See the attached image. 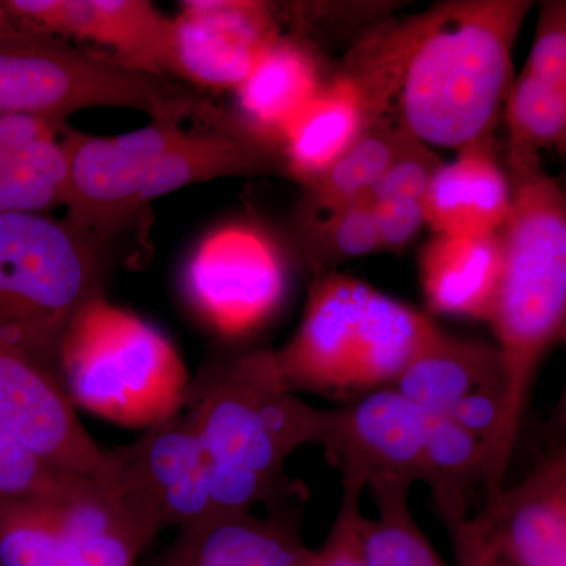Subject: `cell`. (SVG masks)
Masks as SVG:
<instances>
[{
	"label": "cell",
	"mask_w": 566,
	"mask_h": 566,
	"mask_svg": "<svg viewBox=\"0 0 566 566\" xmlns=\"http://www.w3.org/2000/svg\"><path fill=\"white\" fill-rule=\"evenodd\" d=\"M322 411L286 386L274 349L205 360L191 376L182 416L202 446L216 515L289 506L297 486L286 479V460L318 442Z\"/></svg>",
	"instance_id": "1"
},
{
	"label": "cell",
	"mask_w": 566,
	"mask_h": 566,
	"mask_svg": "<svg viewBox=\"0 0 566 566\" xmlns=\"http://www.w3.org/2000/svg\"><path fill=\"white\" fill-rule=\"evenodd\" d=\"M513 203L502 227V270L486 323L495 335L504 378V415L490 447V501L506 469L539 364L566 327V199L539 158H506Z\"/></svg>",
	"instance_id": "2"
},
{
	"label": "cell",
	"mask_w": 566,
	"mask_h": 566,
	"mask_svg": "<svg viewBox=\"0 0 566 566\" xmlns=\"http://www.w3.org/2000/svg\"><path fill=\"white\" fill-rule=\"evenodd\" d=\"M531 0H455L431 20L406 65L395 109L427 147L461 151L493 139L513 81V50Z\"/></svg>",
	"instance_id": "3"
},
{
	"label": "cell",
	"mask_w": 566,
	"mask_h": 566,
	"mask_svg": "<svg viewBox=\"0 0 566 566\" xmlns=\"http://www.w3.org/2000/svg\"><path fill=\"white\" fill-rule=\"evenodd\" d=\"M441 333L423 312L331 271L315 275L300 327L274 349L275 363L293 392L348 405L392 387Z\"/></svg>",
	"instance_id": "4"
},
{
	"label": "cell",
	"mask_w": 566,
	"mask_h": 566,
	"mask_svg": "<svg viewBox=\"0 0 566 566\" xmlns=\"http://www.w3.org/2000/svg\"><path fill=\"white\" fill-rule=\"evenodd\" d=\"M92 107H125L145 112L151 122L234 129L230 112L191 85L129 69L103 52L35 32L0 48V117L41 118L65 133L70 115Z\"/></svg>",
	"instance_id": "5"
},
{
	"label": "cell",
	"mask_w": 566,
	"mask_h": 566,
	"mask_svg": "<svg viewBox=\"0 0 566 566\" xmlns=\"http://www.w3.org/2000/svg\"><path fill=\"white\" fill-rule=\"evenodd\" d=\"M57 376L74 408L139 430L180 415L191 382L172 342L104 294L66 326Z\"/></svg>",
	"instance_id": "6"
},
{
	"label": "cell",
	"mask_w": 566,
	"mask_h": 566,
	"mask_svg": "<svg viewBox=\"0 0 566 566\" xmlns=\"http://www.w3.org/2000/svg\"><path fill=\"white\" fill-rule=\"evenodd\" d=\"M111 248L50 214H0V335L57 375L62 335L104 294Z\"/></svg>",
	"instance_id": "7"
},
{
	"label": "cell",
	"mask_w": 566,
	"mask_h": 566,
	"mask_svg": "<svg viewBox=\"0 0 566 566\" xmlns=\"http://www.w3.org/2000/svg\"><path fill=\"white\" fill-rule=\"evenodd\" d=\"M289 286L285 251L253 221L226 222L203 234L180 273L189 311L226 340H241L271 322Z\"/></svg>",
	"instance_id": "8"
},
{
	"label": "cell",
	"mask_w": 566,
	"mask_h": 566,
	"mask_svg": "<svg viewBox=\"0 0 566 566\" xmlns=\"http://www.w3.org/2000/svg\"><path fill=\"white\" fill-rule=\"evenodd\" d=\"M93 479L150 545L166 528L216 515L202 446L182 412L106 450Z\"/></svg>",
	"instance_id": "9"
},
{
	"label": "cell",
	"mask_w": 566,
	"mask_h": 566,
	"mask_svg": "<svg viewBox=\"0 0 566 566\" xmlns=\"http://www.w3.org/2000/svg\"><path fill=\"white\" fill-rule=\"evenodd\" d=\"M150 546L92 476L62 497H0V566H137Z\"/></svg>",
	"instance_id": "10"
},
{
	"label": "cell",
	"mask_w": 566,
	"mask_h": 566,
	"mask_svg": "<svg viewBox=\"0 0 566 566\" xmlns=\"http://www.w3.org/2000/svg\"><path fill=\"white\" fill-rule=\"evenodd\" d=\"M185 132L170 122H151L115 137L66 128L61 139L69 161L66 221L112 249L144 210L142 182L151 163Z\"/></svg>",
	"instance_id": "11"
},
{
	"label": "cell",
	"mask_w": 566,
	"mask_h": 566,
	"mask_svg": "<svg viewBox=\"0 0 566 566\" xmlns=\"http://www.w3.org/2000/svg\"><path fill=\"white\" fill-rule=\"evenodd\" d=\"M457 565L566 566V452L554 450L520 483L449 532Z\"/></svg>",
	"instance_id": "12"
},
{
	"label": "cell",
	"mask_w": 566,
	"mask_h": 566,
	"mask_svg": "<svg viewBox=\"0 0 566 566\" xmlns=\"http://www.w3.org/2000/svg\"><path fill=\"white\" fill-rule=\"evenodd\" d=\"M427 415L394 387L323 409L318 442L344 479L365 490L423 482Z\"/></svg>",
	"instance_id": "13"
},
{
	"label": "cell",
	"mask_w": 566,
	"mask_h": 566,
	"mask_svg": "<svg viewBox=\"0 0 566 566\" xmlns=\"http://www.w3.org/2000/svg\"><path fill=\"white\" fill-rule=\"evenodd\" d=\"M3 3L25 31L88 41L107 50L106 55L129 69L180 81L174 20L148 0H3Z\"/></svg>",
	"instance_id": "14"
},
{
	"label": "cell",
	"mask_w": 566,
	"mask_h": 566,
	"mask_svg": "<svg viewBox=\"0 0 566 566\" xmlns=\"http://www.w3.org/2000/svg\"><path fill=\"white\" fill-rule=\"evenodd\" d=\"M172 20L180 81L210 91H234L283 33L263 0H186Z\"/></svg>",
	"instance_id": "15"
},
{
	"label": "cell",
	"mask_w": 566,
	"mask_h": 566,
	"mask_svg": "<svg viewBox=\"0 0 566 566\" xmlns=\"http://www.w3.org/2000/svg\"><path fill=\"white\" fill-rule=\"evenodd\" d=\"M0 423L65 471L95 476L103 468L106 450L82 427L59 376L2 335Z\"/></svg>",
	"instance_id": "16"
},
{
	"label": "cell",
	"mask_w": 566,
	"mask_h": 566,
	"mask_svg": "<svg viewBox=\"0 0 566 566\" xmlns=\"http://www.w3.org/2000/svg\"><path fill=\"white\" fill-rule=\"evenodd\" d=\"M326 80L311 41L283 32L234 88L230 115L245 137L281 155L283 137Z\"/></svg>",
	"instance_id": "17"
},
{
	"label": "cell",
	"mask_w": 566,
	"mask_h": 566,
	"mask_svg": "<svg viewBox=\"0 0 566 566\" xmlns=\"http://www.w3.org/2000/svg\"><path fill=\"white\" fill-rule=\"evenodd\" d=\"M312 553L296 512L283 506L266 516L214 515L177 528L174 542L148 566H304Z\"/></svg>",
	"instance_id": "18"
},
{
	"label": "cell",
	"mask_w": 566,
	"mask_h": 566,
	"mask_svg": "<svg viewBox=\"0 0 566 566\" xmlns=\"http://www.w3.org/2000/svg\"><path fill=\"white\" fill-rule=\"evenodd\" d=\"M387 117L390 115L349 71H337L283 137V175L308 188L359 140L368 126Z\"/></svg>",
	"instance_id": "19"
},
{
	"label": "cell",
	"mask_w": 566,
	"mask_h": 566,
	"mask_svg": "<svg viewBox=\"0 0 566 566\" xmlns=\"http://www.w3.org/2000/svg\"><path fill=\"white\" fill-rule=\"evenodd\" d=\"M513 203L512 181L495 158L494 140L441 163L424 193V223L442 234L501 232Z\"/></svg>",
	"instance_id": "20"
},
{
	"label": "cell",
	"mask_w": 566,
	"mask_h": 566,
	"mask_svg": "<svg viewBox=\"0 0 566 566\" xmlns=\"http://www.w3.org/2000/svg\"><path fill=\"white\" fill-rule=\"evenodd\" d=\"M420 283L428 312L485 322L502 270V230L485 234H442L424 243Z\"/></svg>",
	"instance_id": "21"
},
{
	"label": "cell",
	"mask_w": 566,
	"mask_h": 566,
	"mask_svg": "<svg viewBox=\"0 0 566 566\" xmlns=\"http://www.w3.org/2000/svg\"><path fill=\"white\" fill-rule=\"evenodd\" d=\"M262 174L283 175L277 151L227 129L185 132L151 163L142 182L140 205L147 208L151 200L197 182Z\"/></svg>",
	"instance_id": "22"
},
{
	"label": "cell",
	"mask_w": 566,
	"mask_h": 566,
	"mask_svg": "<svg viewBox=\"0 0 566 566\" xmlns=\"http://www.w3.org/2000/svg\"><path fill=\"white\" fill-rule=\"evenodd\" d=\"M504 382L494 345L442 331L401 371L394 389L427 416H449L479 387Z\"/></svg>",
	"instance_id": "23"
},
{
	"label": "cell",
	"mask_w": 566,
	"mask_h": 566,
	"mask_svg": "<svg viewBox=\"0 0 566 566\" xmlns=\"http://www.w3.org/2000/svg\"><path fill=\"white\" fill-rule=\"evenodd\" d=\"M488 446L444 416H427L423 483L447 532L468 520L469 495L485 482Z\"/></svg>",
	"instance_id": "24"
},
{
	"label": "cell",
	"mask_w": 566,
	"mask_h": 566,
	"mask_svg": "<svg viewBox=\"0 0 566 566\" xmlns=\"http://www.w3.org/2000/svg\"><path fill=\"white\" fill-rule=\"evenodd\" d=\"M442 159L405 132V140L385 175L370 191L379 249L401 252L424 223V193Z\"/></svg>",
	"instance_id": "25"
},
{
	"label": "cell",
	"mask_w": 566,
	"mask_h": 566,
	"mask_svg": "<svg viewBox=\"0 0 566 566\" xmlns=\"http://www.w3.org/2000/svg\"><path fill=\"white\" fill-rule=\"evenodd\" d=\"M405 132L387 117L365 129L359 140L314 185L304 189L296 218L322 214L370 193L400 151Z\"/></svg>",
	"instance_id": "26"
},
{
	"label": "cell",
	"mask_w": 566,
	"mask_h": 566,
	"mask_svg": "<svg viewBox=\"0 0 566 566\" xmlns=\"http://www.w3.org/2000/svg\"><path fill=\"white\" fill-rule=\"evenodd\" d=\"M509 156L539 158V153L566 144V88L521 71L504 103Z\"/></svg>",
	"instance_id": "27"
},
{
	"label": "cell",
	"mask_w": 566,
	"mask_h": 566,
	"mask_svg": "<svg viewBox=\"0 0 566 566\" xmlns=\"http://www.w3.org/2000/svg\"><path fill=\"white\" fill-rule=\"evenodd\" d=\"M296 232L301 255L315 275L381 252L370 193L337 210L296 218Z\"/></svg>",
	"instance_id": "28"
},
{
	"label": "cell",
	"mask_w": 566,
	"mask_h": 566,
	"mask_svg": "<svg viewBox=\"0 0 566 566\" xmlns=\"http://www.w3.org/2000/svg\"><path fill=\"white\" fill-rule=\"evenodd\" d=\"M409 491L403 486L370 491L378 516L360 521L365 565L446 566L412 515Z\"/></svg>",
	"instance_id": "29"
},
{
	"label": "cell",
	"mask_w": 566,
	"mask_h": 566,
	"mask_svg": "<svg viewBox=\"0 0 566 566\" xmlns=\"http://www.w3.org/2000/svg\"><path fill=\"white\" fill-rule=\"evenodd\" d=\"M69 161L62 142L31 161L0 172V214H50L65 207Z\"/></svg>",
	"instance_id": "30"
},
{
	"label": "cell",
	"mask_w": 566,
	"mask_h": 566,
	"mask_svg": "<svg viewBox=\"0 0 566 566\" xmlns=\"http://www.w3.org/2000/svg\"><path fill=\"white\" fill-rule=\"evenodd\" d=\"M87 479L52 464L0 423V497H62L80 490Z\"/></svg>",
	"instance_id": "31"
},
{
	"label": "cell",
	"mask_w": 566,
	"mask_h": 566,
	"mask_svg": "<svg viewBox=\"0 0 566 566\" xmlns=\"http://www.w3.org/2000/svg\"><path fill=\"white\" fill-rule=\"evenodd\" d=\"M365 486L353 479H344V494L333 527L323 546L314 549L304 566H367L360 545V499Z\"/></svg>",
	"instance_id": "32"
},
{
	"label": "cell",
	"mask_w": 566,
	"mask_h": 566,
	"mask_svg": "<svg viewBox=\"0 0 566 566\" xmlns=\"http://www.w3.org/2000/svg\"><path fill=\"white\" fill-rule=\"evenodd\" d=\"M524 73L566 88V3L543 2Z\"/></svg>",
	"instance_id": "33"
},
{
	"label": "cell",
	"mask_w": 566,
	"mask_h": 566,
	"mask_svg": "<svg viewBox=\"0 0 566 566\" xmlns=\"http://www.w3.org/2000/svg\"><path fill=\"white\" fill-rule=\"evenodd\" d=\"M63 134L41 118L10 115L0 117V172L31 161L48 150Z\"/></svg>",
	"instance_id": "34"
},
{
	"label": "cell",
	"mask_w": 566,
	"mask_h": 566,
	"mask_svg": "<svg viewBox=\"0 0 566 566\" xmlns=\"http://www.w3.org/2000/svg\"><path fill=\"white\" fill-rule=\"evenodd\" d=\"M504 415V382H493L479 387L474 392L458 401L455 408L447 416L469 433L482 439L490 447L493 444Z\"/></svg>",
	"instance_id": "35"
},
{
	"label": "cell",
	"mask_w": 566,
	"mask_h": 566,
	"mask_svg": "<svg viewBox=\"0 0 566 566\" xmlns=\"http://www.w3.org/2000/svg\"><path fill=\"white\" fill-rule=\"evenodd\" d=\"M28 33L32 32L22 29L21 25L18 24L17 20L11 17L10 11L7 10L3 0H0V48L21 40L22 36L28 35Z\"/></svg>",
	"instance_id": "36"
},
{
	"label": "cell",
	"mask_w": 566,
	"mask_h": 566,
	"mask_svg": "<svg viewBox=\"0 0 566 566\" xmlns=\"http://www.w3.org/2000/svg\"><path fill=\"white\" fill-rule=\"evenodd\" d=\"M469 566H512V565L504 564V562H499V560H483V562H476V564L469 565Z\"/></svg>",
	"instance_id": "37"
}]
</instances>
